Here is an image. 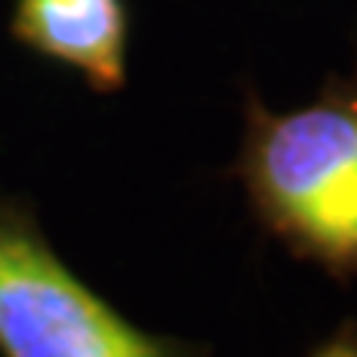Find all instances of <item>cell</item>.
Here are the masks:
<instances>
[{
    "label": "cell",
    "mask_w": 357,
    "mask_h": 357,
    "mask_svg": "<svg viewBox=\"0 0 357 357\" xmlns=\"http://www.w3.org/2000/svg\"><path fill=\"white\" fill-rule=\"evenodd\" d=\"M229 176L291 258L341 284L357 278V73H331L314 100L284 113L248 89Z\"/></svg>",
    "instance_id": "6da1fadb"
},
{
    "label": "cell",
    "mask_w": 357,
    "mask_h": 357,
    "mask_svg": "<svg viewBox=\"0 0 357 357\" xmlns=\"http://www.w3.org/2000/svg\"><path fill=\"white\" fill-rule=\"evenodd\" d=\"M305 357H357V321H341L314 351H307Z\"/></svg>",
    "instance_id": "277c9868"
},
{
    "label": "cell",
    "mask_w": 357,
    "mask_h": 357,
    "mask_svg": "<svg viewBox=\"0 0 357 357\" xmlns=\"http://www.w3.org/2000/svg\"><path fill=\"white\" fill-rule=\"evenodd\" d=\"M10 37L24 50L79 73L93 93L113 96L129 83V0H13Z\"/></svg>",
    "instance_id": "3957f363"
},
{
    "label": "cell",
    "mask_w": 357,
    "mask_h": 357,
    "mask_svg": "<svg viewBox=\"0 0 357 357\" xmlns=\"http://www.w3.org/2000/svg\"><path fill=\"white\" fill-rule=\"evenodd\" d=\"M0 357H208L132 324L40 229L26 199L0 195Z\"/></svg>",
    "instance_id": "7a4b0ae2"
}]
</instances>
